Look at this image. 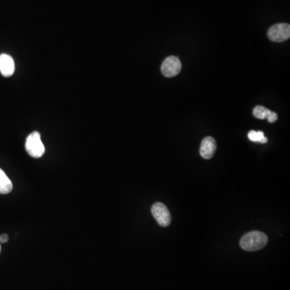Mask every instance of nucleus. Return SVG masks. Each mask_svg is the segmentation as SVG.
<instances>
[{
  "instance_id": "nucleus-1",
  "label": "nucleus",
  "mask_w": 290,
  "mask_h": 290,
  "mask_svg": "<svg viewBox=\"0 0 290 290\" xmlns=\"http://www.w3.org/2000/svg\"><path fill=\"white\" fill-rule=\"evenodd\" d=\"M267 243V237L264 232H248L240 239V247L247 252H256L265 247Z\"/></svg>"
},
{
  "instance_id": "nucleus-2",
  "label": "nucleus",
  "mask_w": 290,
  "mask_h": 290,
  "mask_svg": "<svg viewBox=\"0 0 290 290\" xmlns=\"http://www.w3.org/2000/svg\"><path fill=\"white\" fill-rule=\"evenodd\" d=\"M27 153L34 158H40L46 152V148L42 141L40 134L38 132H33L28 136L25 143Z\"/></svg>"
},
{
  "instance_id": "nucleus-3",
  "label": "nucleus",
  "mask_w": 290,
  "mask_h": 290,
  "mask_svg": "<svg viewBox=\"0 0 290 290\" xmlns=\"http://www.w3.org/2000/svg\"><path fill=\"white\" fill-rule=\"evenodd\" d=\"M270 40L274 42H284L288 40L290 36V26L288 24H277L267 31Z\"/></svg>"
},
{
  "instance_id": "nucleus-4",
  "label": "nucleus",
  "mask_w": 290,
  "mask_h": 290,
  "mask_svg": "<svg viewBox=\"0 0 290 290\" xmlns=\"http://www.w3.org/2000/svg\"><path fill=\"white\" fill-rule=\"evenodd\" d=\"M152 214L160 226H168L171 223V215L166 205L157 202L152 206Z\"/></svg>"
},
{
  "instance_id": "nucleus-5",
  "label": "nucleus",
  "mask_w": 290,
  "mask_h": 290,
  "mask_svg": "<svg viewBox=\"0 0 290 290\" xmlns=\"http://www.w3.org/2000/svg\"><path fill=\"white\" fill-rule=\"evenodd\" d=\"M181 70V63L179 58L170 56L164 59L161 65V72L166 77H173L179 74Z\"/></svg>"
},
{
  "instance_id": "nucleus-6",
  "label": "nucleus",
  "mask_w": 290,
  "mask_h": 290,
  "mask_svg": "<svg viewBox=\"0 0 290 290\" xmlns=\"http://www.w3.org/2000/svg\"><path fill=\"white\" fill-rule=\"evenodd\" d=\"M216 142H215L214 138L211 136L204 138L202 139V143H201V147H200V155L202 158L209 159L212 158L214 155H215V151H216Z\"/></svg>"
},
{
  "instance_id": "nucleus-7",
  "label": "nucleus",
  "mask_w": 290,
  "mask_h": 290,
  "mask_svg": "<svg viewBox=\"0 0 290 290\" xmlns=\"http://www.w3.org/2000/svg\"><path fill=\"white\" fill-rule=\"evenodd\" d=\"M15 72V61L10 55H0V73L4 77H11Z\"/></svg>"
},
{
  "instance_id": "nucleus-8",
  "label": "nucleus",
  "mask_w": 290,
  "mask_h": 290,
  "mask_svg": "<svg viewBox=\"0 0 290 290\" xmlns=\"http://www.w3.org/2000/svg\"><path fill=\"white\" fill-rule=\"evenodd\" d=\"M13 185L6 174L0 169V194H9L12 191Z\"/></svg>"
},
{
  "instance_id": "nucleus-9",
  "label": "nucleus",
  "mask_w": 290,
  "mask_h": 290,
  "mask_svg": "<svg viewBox=\"0 0 290 290\" xmlns=\"http://www.w3.org/2000/svg\"><path fill=\"white\" fill-rule=\"evenodd\" d=\"M247 136H248L251 141L259 142V143H265L267 142V139L264 136V134L263 132H256L254 130L251 131V132H249Z\"/></svg>"
},
{
  "instance_id": "nucleus-10",
  "label": "nucleus",
  "mask_w": 290,
  "mask_h": 290,
  "mask_svg": "<svg viewBox=\"0 0 290 290\" xmlns=\"http://www.w3.org/2000/svg\"><path fill=\"white\" fill-rule=\"evenodd\" d=\"M270 110L267 109L262 106H256L253 109V115L259 119H266V117L270 112Z\"/></svg>"
},
{
  "instance_id": "nucleus-11",
  "label": "nucleus",
  "mask_w": 290,
  "mask_h": 290,
  "mask_svg": "<svg viewBox=\"0 0 290 290\" xmlns=\"http://www.w3.org/2000/svg\"><path fill=\"white\" fill-rule=\"evenodd\" d=\"M266 119H267V120H268V122H274L275 121L277 120L278 117H277V115L275 113V112L270 111L268 115H267V117H266Z\"/></svg>"
},
{
  "instance_id": "nucleus-12",
  "label": "nucleus",
  "mask_w": 290,
  "mask_h": 290,
  "mask_svg": "<svg viewBox=\"0 0 290 290\" xmlns=\"http://www.w3.org/2000/svg\"><path fill=\"white\" fill-rule=\"evenodd\" d=\"M8 236L7 234H2L1 236H0V243H7L8 241Z\"/></svg>"
},
{
  "instance_id": "nucleus-13",
  "label": "nucleus",
  "mask_w": 290,
  "mask_h": 290,
  "mask_svg": "<svg viewBox=\"0 0 290 290\" xmlns=\"http://www.w3.org/2000/svg\"><path fill=\"white\" fill-rule=\"evenodd\" d=\"M0 251H1V245H0Z\"/></svg>"
}]
</instances>
